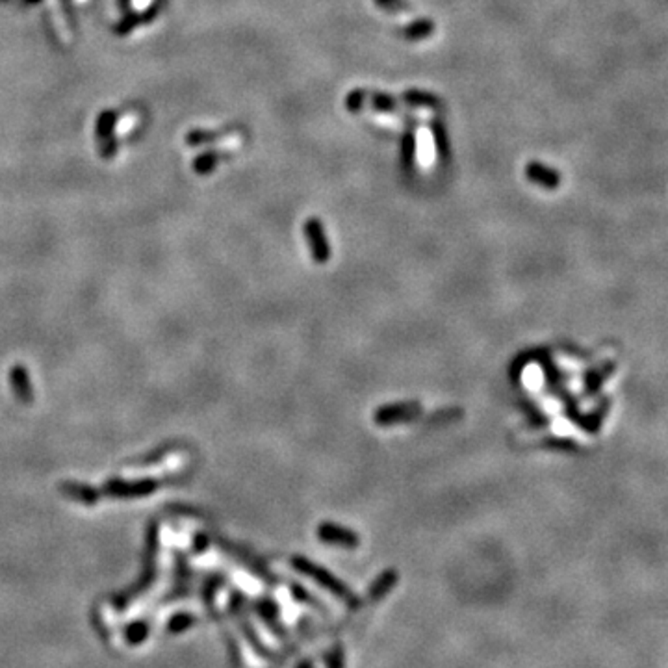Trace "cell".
Listing matches in <instances>:
<instances>
[{"label":"cell","instance_id":"cell-11","mask_svg":"<svg viewBox=\"0 0 668 668\" xmlns=\"http://www.w3.org/2000/svg\"><path fill=\"white\" fill-rule=\"evenodd\" d=\"M432 137H435V145H437V153L442 160L450 158V140H448V131L440 121H435L431 124Z\"/></svg>","mask_w":668,"mask_h":668},{"label":"cell","instance_id":"cell-12","mask_svg":"<svg viewBox=\"0 0 668 668\" xmlns=\"http://www.w3.org/2000/svg\"><path fill=\"white\" fill-rule=\"evenodd\" d=\"M373 4L385 13H412L414 6L408 0H373Z\"/></svg>","mask_w":668,"mask_h":668},{"label":"cell","instance_id":"cell-10","mask_svg":"<svg viewBox=\"0 0 668 668\" xmlns=\"http://www.w3.org/2000/svg\"><path fill=\"white\" fill-rule=\"evenodd\" d=\"M399 145H401V153H399V156H401L403 167H405V169H410V167L414 166V160H416V136L410 131H405L403 132L401 143H399Z\"/></svg>","mask_w":668,"mask_h":668},{"label":"cell","instance_id":"cell-13","mask_svg":"<svg viewBox=\"0 0 668 668\" xmlns=\"http://www.w3.org/2000/svg\"><path fill=\"white\" fill-rule=\"evenodd\" d=\"M366 102H368L366 89H353V91H349L347 97H345V108H347V112L351 113L362 112V108L366 106Z\"/></svg>","mask_w":668,"mask_h":668},{"label":"cell","instance_id":"cell-5","mask_svg":"<svg viewBox=\"0 0 668 668\" xmlns=\"http://www.w3.org/2000/svg\"><path fill=\"white\" fill-rule=\"evenodd\" d=\"M526 177L531 184H537L544 189H557L561 186V173L550 166H544L542 162L533 160L526 166Z\"/></svg>","mask_w":668,"mask_h":668},{"label":"cell","instance_id":"cell-3","mask_svg":"<svg viewBox=\"0 0 668 668\" xmlns=\"http://www.w3.org/2000/svg\"><path fill=\"white\" fill-rule=\"evenodd\" d=\"M303 232H305V240H307V245L310 249V256L314 258V262L325 264V262L331 260V243H329V238H327L325 229H323V223L320 219L308 218L305 221Z\"/></svg>","mask_w":668,"mask_h":668},{"label":"cell","instance_id":"cell-9","mask_svg":"<svg viewBox=\"0 0 668 668\" xmlns=\"http://www.w3.org/2000/svg\"><path fill=\"white\" fill-rule=\"evenodd\" d=\"M396 583H397L396 572H394V570H386V572H383V574L379 575L377 580L373 581L372 585H370V589H368V596H370V600H373V602L383 600V598H385L386 594L396 586Z\"/></svg>","mask_w":668,"mask_h":668},{"label":"cell","instance_id":"cell-6","mask_svg":"<svg viewBox=\"0 0 668 668\" xmlns=\"http://www.w3.org/2000/svg\"><path fill=\"white\" fill-rule=\"evenodd\" d=\"M435 23L431 19H416L412 23L405 24L401 28H397V36L405 39V41H421L427 39L435 34Z\"/></svg>","mask_w":668,"mask_h":668},{"label":"cell","instance_id":"cell-4","mask_svg":"<svg viewBox=\"0 0 668 668\" xmlns=\"http://www.w3.org/2000/svg\"><path fill=\"white\" fill-rule=\"evenodd\" d=\"M318 538L323 544L340 546V548H349V550L361 544V538L355 531H351V529L343 526H338V524H332V522H323L318 527Z\"/></svg>","mask_w":668,"mask_h":668},{"label":"cell","instance_id":"cell-1","mask_svg":"<svg viewBox=\"0 0 668 668\" xmlns=\"http://www.w3.org/2000/svg\"><path fill=\"white\" fill-rule=\"evenodd\" d=\"M292 566L296 568L297 572H301L303 575L310 578L316 585H320L321 589H325V591L331 592L332 596L338 598L340 602L345 603V605L351 607V609H355V607L361 605L356 594H353L351 589H349L345 583L336 580L331 572H327L325 568H321L320 564L308 561V559H305V557H294V559H292Z\"/></svg>","mask_w":668,"mask_h":668},{"label":"cell","instance_id":"cell-2","mask_svg":"<svg viewBox=\"0 0 668 668\" xmlns=\"http://www.w3.org/2000/svg\"><path fill=\"white\" fill-rule=\"evenodd\" d=\"M421 414L420 403L405 401V403H392V405H383L375 412V423L381 427L399 426V423H410Z\"/></svg>","mask_w":668,"mask_h":668},{"label":"cell","instance_id":"cell-8","mask_svg":"<svg viewBox=\"0 0 668 668\" xmlns=\"http://www.w3.org/2000/svg\"><path fill=\"white\" fill-rule=\"evenodd\" d=\"M368 106L379 113L399 112V101L390 93L383 91H368Z\"/></svg>","mask_w":668,"mask_h":668},{"label":"cell","instance_id":"cell-7","mask_svg":"<svg viewBox=\"0 0 668 668\" xmlns=\"http://www.w3.org/2000/svg\"><path fill=\"white\" fill-rule=\"evenodd\" d=\"M401 101L408 106H416V108H427V110H440L443 106V102L440 97H437L435 93H429V91H421V89L410 88L407 91H403Z\"/></svg>","mask_w":668,"mask_h":668}]
</instances>
